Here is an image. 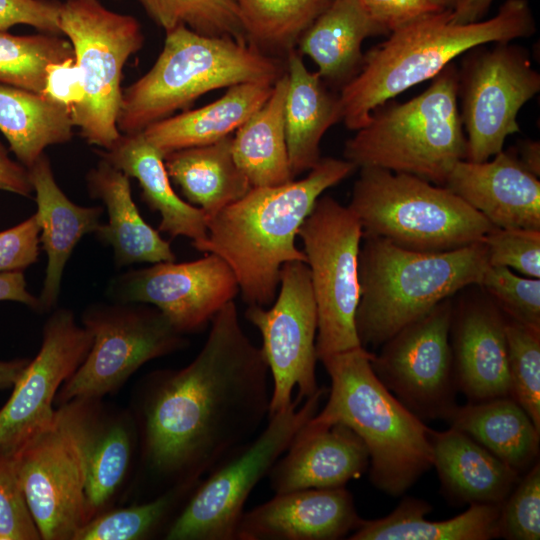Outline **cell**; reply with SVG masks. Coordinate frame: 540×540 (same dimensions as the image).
<instances>
[{
  "label": "cell",
  "mask_w": 540,
  "mask_h": 540,
  "mask_svg": "<svg viewBox=\"0 0 540 540\" xmlns=\"http://www.w3.org/2000/svg\"><path fill=\"white\" fill-rule=\"evenodd\" d=\"M210 323L197 356L179 370L157 372L143 402L145 464L176 485L210 473L269 415V366L243 331L235 302Z\"/></svg>",
  "instance_id": "obj_1"
},
{
  "label": "cell",
  "mask_w": 540,
  "mask_h": 540,
  "mask_svg": "<svg viewBox=\"0 0 540 540\" xmlns=\"http://www.w3.org/2000/svg\"><path fill=\"white\" fill-rule=\"evenodd\" d=\"M347 160L325 157L300 180L253 187L206 218L207 237L192 246L221 257L234 272L248 306H270L283 264L307 261L295 243L298 229L322 193L355 170Z\"/></svg>",
  "instance_id": "obj_2"
},
{
  "label": "cell",
  "mask_w": 540,
  "mask_h": 540,
  "mask_svg": "<svg viewBox=\"0 0 540 540\" xmlns=\"http://www.w3.org/2000/svg\"><path fill=\"white\" fill-rule=\"evenodd\" d=\"M451 12L446 9L411 22L363 55L358 72L339 94L347 128H362L374 110L434 78L460 54L483 44L529 37L536 30L527 0H506L485 21L452 23Z\"/></svg>",
  "instance_id": "obj_3"
},
{
  "label": "cell",
  "mask_w": 540,
  "mask_h": 540,
  "mask_svg": "<svg viewBox=\"0 0 540 540\" xmlns=\"http://www.w3.org/2000/svg\"><path fill=\"white\" fill-rule=\"evenodd\" d=\"M372 357L360 346L320 360L331 388L310 422L342 424L356 433L369 454L371 482L396 497L432 466L431 429L383 385Z\"/></svg>",
  "instance_id": "obj_4"
},
{
  "label": "cell",
  "mask_w": 540,
  "mask_h": 540,
  "mask_svg": "<svg viewBox=\"0 0 540 540\" xmlns=\"http://www.w3.org/2000/svg\"><path fill=\"white\" fill-rule=\"evenodd\" d=\"M356 330L362 347L382 346L402 328L469 285L489 266L483 241L444 252H418L362 237Z\"/></svg>",
  "instance_id": "obj_5"
},
{
  "label": "cell",
  "mask_w": 540,
  "mask_h": 540,
  "mask_svg": "<svg viewBox=\"0 0 540 540\" xmlns=\"http://www.w3.org/2000/svg\"><path fill=\"white\" fill-rule=\"evenodd\" d=\"M285 71V61L247 42L180 25L166 32L151 69L122 91L117 127L122 134L139 133L213 90L245 82L273 85Z\"/></svg>",
  "instance_id": "obj_6"
},
{
  "label": "cell",
  "mask_w": 540,
  "mask_h": 540,
  "mask_svg": "<svg viewBox=\"0 0 540 540\" xmlns=\"http://www.w3.org/2000/svg\"><path fill=\"white\" fill-rule=\"evenodd\" d=\"M420 95L402 104L378 107L344 145L356 168H380L444 186L466 159L467 141L458 108L459 72L453 63Z\"/></svg>",
  "instance_id": "obj_7"
},
{
  "label": "cell",
  "mask_w": 540,
  "mask_h": 540,
  "mask_svg": "<svg viewBox=\"0 0 540 540\" xmlns=\"http://www.w3.org/2000/svg\"><path fill=\"white\" fill-rule=\"evenodd\" d=\"M348 208L363 237L418 252L465 247L496 227L446 187L380 168H360Z\"/></svg>",
  "instance_id": "obj_8"
},
{
  "label": "cell",
  "mask_w": 540,
  "mask_h": 540,
  "mask_svg": "<svg viewBox=\"0 0 540 540\" xmlns=\"http://www.w3.org/2000/svg\"><path fill=\"white\" fill-rule=\"evenodd\" d=\"M97 401L61 404L49 424L11 454L41 539L73 540L87 522V465L101 424Z\"/></svg>",
  "instance_id": "obj_9"
},
{
  "label": "cell",
  "mask_w": 540,
  "mask_h": 540,
  "mask_svg": "<svg viewBox=\"0 0 540 540\" xmlns=\"http://www.w3.org/2000/svg\"><path fill=\"white\" fill-rule=\"evenodd\" d=\"M59 27L73 47L83 92L71 109L73 124L88 144L107 150L122 135L117 127L122 70L143 46L141 26L98 0H66Z\"/></svg>",
  "instance_id": "obj_10"
},
{
  "label": "cell",
  "mask_w": 540,
  "mask_h": 540,
  "mask_svg": "<svg viewBox=\"0 0 540 540\" xmlns=\"http://www.w3.org/2000/svg\"><path fill=\"white\" fill-rule=\"evenodd\" d=\"M324 387L268 417L251 441L200 480L167 529L169 540H234L244 505L300 429L319 411Z\"/></svg>",
  "instance_id": "obj_11"
},
{
  "label": "cell",
  "mask_w": 540,
  "mask_h": 540,
  "mask_svg": "<svg viewBox=\"0 0 540 540\" xmlns=\"http://www.w3.org/2000/svg\"><path fill=\"white\" fill-rule=\"evenodd\" d=\"M317 307L318 360L361 346L356 330L360 298L358 218L330 196H320L298 229Z\"/></svg>",
  "instance_id": "obj_12"
},
{
  "label": "cell",
  "mask_w": 540,
  "mask_h": 540,
  "mask_svg": "<svg viewBox=\"0 0 540 540\" xmlns=\"http://www.w3.org/2000/svg\"><path fill=\"white\" fill-rule=\"evenodd\" d=\"M91 348L58 391L60 404L99 400L114 392L142 365L183 349L188 341L155 307L141 303L93 304L82 316Z\"/></svg>",
  "instance_id": "obj_13"
},
{
  "label": "cell",
  "mask_w": 540,
  "mask_h": 540,
  "mask_svg": "<svg viewBox=\"0 0 540 540\" xmlns=\"http://www.w3.org/2000/svg\"><path fill=\"white\" fill-rule=\"evenodd\" d=\"M245 318L262 337V350L272 377L269 416L301 404L317 385V307L310 272L302 261L281 267L278 296L270 308L248 306Z\"/></svg>",
  "instance_id": "obj_14"
},
{
  "label": "cell",
  "mask_w": 540,
  "mask_h": 540,
  "mask_svg": "<svg viewBox=\"0 0 540 540\" xmlns=\"http://www.w3.org/2000/svg\"><path fill=\"white\" fill-rule=\"evenodd\" d=\"M453 305L448 298L387 340L372 368L383 385L420 419H445L458 391L449 342Z\"/></svg>",
  "instance_id": "obj_15"
},
{
  "label": "cell",
  "mask_w": 540,
  "mask_h": 540,
  "mask_svg": "<svg viewBox=\"0 0 540 540\" xmlns=\"http://www.w3.org/2000/svg\"><path fill=\"white\" fill-rule=\"evenodd\" d=\"M470 54L459 73L461 120L467 132L466 159L484 162L520 131L517 115L540 90V75L527 51L509 42Z\"/></svg>",
  "instance_id": "obj_16"
},
{
  "label": "cell",
  "mask_w": 540,
  "mask_h": 540,
  "mask_svg": "<svg viewBox=\"0 0 540 540\" xmlns=\"http://www.w3.org/2000/svg\"><path fill=\"white\" fill-rule=\"evenodd\" d=\"M238 292L234 272L213 253L130 270L115 277L107 289L117 302L157 308L182 334L203 329Z\"/></svg>",
  "instance_id": "obj_17"
},
{
  "label": "cell",
  "mask_w": 540,
  "mask_h": 540,
  "mask_svg": "<svg viewBox=\"0 0 540 540\" xmlns=\"http://www.w3.org/2000/svg\"><path fill=\"white\" fill-rule=\"evenodd\" d=\"M92 335L71 310H55L43 327L36 357L29 361L0 410V450L13 454L51 421L59 389L85 360Z\"/></svg>",
  "instance_id": "obj_18"
},
{
  "label": "cell",
  "mask_w": 540,
  "mask_h": 540,
  "mask_svg": "<svg viewBox=\"0 0 540 540\" xmlns=\"http://www.w3.org/2000/svg\"><path fill=\"white\" fill-rule=\"evenodd\" d=\"M361 520L345 487L295 490L244 512L236 539L337 540Z\"/></svg>",
  "instance_id": "obj_19"
},
{
  "label": "cell",
  "mask_w": 540,
  "mask_h": 540,
  "mask_svg": "<svg viewBox=\"0 0 540 540\" xmlns=\"http://www.w3.org/2000/svg\"><path fill=\"white\" fill-rule=\"evenodd\" d=\"M444 187L496 227L540 230V182L515 150H502L491 161H458Z\"/></svg>",
  "instance_id": "obj_20"
},
{
  "label": "cell",
  "mask_w": 540,
  "mask_h": 540,
  "mask_svg": "<svg viewBox=\"0 0 540 540\" xmlns=\"http://www.w3.org/2000/svg\"><path fill=\"white\" fill-rule=\"evenodd\" d=\"M368 466L367 448L350 428L315 425L309 420L267 477L275 494L338 488L362 476Z\"/></svg>",
  "instance_id": "obj_21"
},
{
  "label": "cell",
  "mask_w": 540,
  "mask_h": 540,
  "mask_svg": "<svg viewBox=\"0 0 540 540\" xmlns=\"http://www.w3.org/2000/svg\"><path fill=\"white\" fill-rule=\"evenodd\" d=\"M452 355L458 390L468 402L510 396L506 315L493 301L453 311Z\"/></svg>",
  "instance_id": "obj_22"
},
{
  "label": "cell",
  "mask_w": 540,
  "mask_h": 540,
  "mask_svg": "<svg viewBox=\"0 0 540 540\" xmlns=\"http://www.w3.org/2000/svg\"><path fill=\"white\" fill-rule=\"evenodd\" d=\"M27 169L36 194L39 242L48 258L38 299L40 310L49 311L57 304L63 272L74 248L84 235L95 233L104 208L72 202L58 186L45 154Z\"/></svg>",
  "instance_id": "obj_23"
},
{
  "label": "cell",
  "mask_w": 540,
  "mask_h": 540,
  "mask_svg": "<svg viewBox=\"0 0 540 540\" xmlns=\"http://www.w3.org/2000/svg\"><path fill=\"white\" fill-rule=\"evenodd\" d=\"M86 180L90 196L101 200L108 213V222L94 234L112 248L117 267L176 260L170 242L141 216L126 174L101 158Z\"/></svg>",
  "instance_id": "obj_24"
},
{
  "label": "cell",
  "mask_w": 540,
  "mask_h": 540,
  "mask_svg": "<svg viewBox=\"0 0 540 540\" xmlns=\"http://www.w3.org/2000/svg\"><path fill=\"white\" fill-rule=\"evenodd\" d=\"M432 466L443 493L456 503L501 505L521 474L464 432L431 429Z\"/></svg>",
  "instance_id": "obj_25"
},
{
  "label": "cell",
  "mask_w": 540,
  "mask_h": 540,
  "mask_svg": "<svg viewBox=\"0 0 540 540\" xmlns=\"http://www.w3.org/2000/svg\"><path fill=\"white\" fill-rule=\"evenodd\" d=\"M98 154L129 178L138 181L142 199L161 216L159 232L167 233L171 238L187 237L192 244L206 239L205 213L176 194L164 157L142 132L122 134L111 148L98 151Z\"/></svg>",
  "instance_id": "obj_26"
},
{
  "label": "cell",
  "mask_w": 540,
  "mask_h": 540,
  "mask_svg": "<svg viewBox=\"0 0 540 540\" xmlns=\"http://www.w3.org/2000/svg\"><path fill=\"white\" fill-rule=\"evenodd\" d=\"M285 66L288 75L285 135L289 166L295 179L320 161L321 139L342 115L339 95L328 90L317 72L307 69L296 49L287 55Z\"/></svg>",
  "instance_id": "obj_27"
},
{
  "label": "cell",
  "mask_w": 540,
  "mask_h": 540,
  "mask_svg": "<svg viewBox=\"0 0 540 540\" xmlns=\"http://www.w3.org/2000/svg\"><path fill=\"white\" fill-rule=\"evenodd\" d=\"M273 85L245 82L231 86L214 102L169 116L141 132L163 157L176 150L217 142L232 135L267 101Z\"/></svg>",
  "instance_id": "obj_28"
},
{
  "label": "cell",
  "mask_w": 540,
  "mask_h": 540,
  "mask_svg": "<svg viewBox=\"0 0 540 540\" xmlns=\"http://www.w3.org/2000/svg\"><path fill=\"white\" fill-rule=\"evenodd\" d=\"M379 34L359 0H331L300 36L296 50L314 61L326 84L341 88L361 66L363 41Z\"/></svg>",
  "instance_id": "obj_29"
},
{
  "label": "cell",
  "mask_w": 540,
  "mask_h": 540,
  "mask_svg": "<svg viewBox=\"0 0 540 540\" xmlns=\"http://www.w3.org/2000/svg\"><path fill=\"white\" fill-rule=\"evenodd\" d=\"M446 421L520 474L536 463L540 432L510 396L457 405Z\"/></svg>",
  "instance_id": "obj_30"
},
{
  "label": "cell",
  "mask_w": 540,
  "mask_h": 540,
  "mask_svg": "<svg viewBox=\"0 0 540 540\" xmlns=\"http://www.w3.org/2000/svg\"><path fill=\"white\" fill-rule=\"evenodd\" d=\"M232 137L176 150L164 157L170 179L191 204L203 210L206 218L239 200L252 188L234 160Z\"/></svg>",
  "instance_id": "obj_31"
},
{
  "label": "cell",
  "mask_w": 540,
  "mask_h": 540,
  "mask_svg": "<svg viewBox=\"0 0 540 540\" xmlns=\"http://www.w3.org/2000/svg\"><path fill=\"white\" fill-rule=\"evenodd\" d=\"M287 72L272 87L267 101L232 137V153L251 187H271L294 180L285 135L284 109Z\"/></svg>",
  "instance_id": "obj_32"
},
{
  "label": "cell",
  "mask_w": 540,
  "mask_h": 540,
  "mask_svg": "<svg viewBox=\"0 0 540 540\" xmlns=\"http://www.w3.org/2000/svg\"><path fill=\"white\" fill-rule=\"evenodd\" d=\"M501 505L470 504L462 514L443 521L428 520L432 507L424 500L405 498L387 516L361 520L351 540H488L498 537Z\"/></svg>",
  "instance_id": "obj_33"
},
{
  "label": "cell",
  "mask_w": 540,
  "mask_h": 540,
  "mask_svg": "<svg viewBox=\"0 0 540 540\" xmlns=\"http://www.w3.org/2000/svg\"><path fill=\"white\" fill-rule=\"evenodd\" d=\"M73 127L69 109L41 94L0 84V132L26 168L48 146L69 142Z\"/></svg>",
  "instance_id": "obj_34"
},
{
  "label": "cell",
  "mask_w": 540,
  "mask_h": 540,
  "mask_svg": "<svg viewBox=\"0 0 540 540\" xmlns=\"http://www.w3.org/2000/svg\"><path fill=\"white\" fill-rule=\"evenodd\" d=\"M248 44L285 61L331 0H234Z\"/></svg>",
  "instance_id": "obj_35"
},
{
  "label": "cell",
  "mask_w": 540,
  "mask_h": 540,
  "mask_svg": "<svg viewBox=\"0 0 540 540\" xmlns=\"http://www.w3.org/2000/svg\"><path fill=\"white\" fill-rule=\"evenodd\" d=\"M69 58H75L73 47L59 35L0 31V84L42 95L47 68Z\"/></svg>",
  "instance_id": "obj_36"
},
{
  "label": "cell",
  "mask_w": 540,
  "mask_h": 540,
  "mask_svg": "<svg viewBox=\"0 0 540 540\" xmlns=\"http://www.w3.org/2000/svg\"><path fill=\"white\" fill-rule=\"evenodd\" d=\"M131 453L132 436L124 422L100 424L87 465V521L99 514L121 484L130 463Z\"/></svg>",
  "instance_id": "obj_37"
},
{
  "label": "cell",
  "mask_w": 540,
  "mask_h": 540,
  "mask_svg": "<svg viewBox=\"0 0 540 540\" xmlns=\"http://www.w3.org/2000/svg\"><path fill=\"white\" fill-rule=\"evenodd\" d=\"M200 480L178 484L147 503L98 514L75 533L73 540L143 539L165 522L178 500L192 492Z\"/></svg>",
  "instance_id": "obj_38"
},
{
  "label": "cell",
  "mask_w": 540,
  "mask_h": 540,
  "mask_svg": "<svg viewBox=\"0 0 540 540\" xmlns=\"http://www.w3.org/2000/svg\"><path fill=\"white\" fill-rule=\"evenodd\" d=\"M138 1L165 32L184 25L199 34L247 42L234 0Z\"/></svg>",
  "instance_id": "obj_39"
},
{
  "label": "cell",
  "mask_w": 540,
  "mask_h": 540,
  "mask_svg": "<svg viewBox=\"0 0 540 540\" xmlns=\"http://www.w3.org/2000/svg\"><path fill=\"white\" fill-rule=\"evenodd\" d=\"M510 397L540 432V329L506 316Z\"/></svg>",
  "instance_id": "obj_40"
},
{
  "label": "cell",
  "mask_w": 540,
  "mask_h": 540,
  "mask_svg": "<svg viewBox=\"0 0 540 540\" xmlns=\"http://www.w3.org/2000/svg\"><path fill=\"white\" fill-rule=\"evenodd\" d=\"M479 285L507 317L540 329L539 278H523L510 268L489 265Z\"/></svg>",
  "instance_id": "obj_41"
},
{
  "label": "cell",
  "mask_w": 540,
  "mask_h": 540,
  "mask_svg": "<svg viewBox=\"0 0 540 540\" xmlns=\"http://www.w3.org/2000/svg\"><path fill=\"white\" fill-rule=\"evenodd\" d=\"M498 537L509 540L540 538V465L537 461L501 506Z\"/></svg>",
  "instance_id": "obj_42"
},
{
  "label": "cell",
  "mask_w": 540,
  "mask_h": 540,
  "mask_svg": "<svg viewBox=\"0 0 540 540\" xmlns=\"http://www.w3.org/2000/svg\"><path fill=\"white\" fill-rule=\"evenodd\" d=\"M489 265L540 277V230L495 227L483 238Z\"/></svg>",
  "instance_id": "obj_43"
},
{
  "label": "cell",
  "mask_w": 540,
  "mask_h": 540,
  "mask_svg": "<svg viewBox=\"0 0 540 540\" xmlns=\"http://www.w3.org/2000/svg\"><path fill=\"white\" fill-rule=\"evenodd\" d=\"M11 454L0 450V540H39Z\"/></svg>",
  "instance_id": "obj_44"
},
{
  "label": "cell",
  "mask_w": 540,
  "mask_h": 540,
  "mask_svg": "<svg viewBox=\"0 0 540 540\" xmlns=\"http://www.w3.org/2000/svg\"><path fill=\"white\" fill-rule=\"evenodd\" d=\"M382 34L448 8L445 0H359Z\"/></svg>",
  "instance_id": "obj_45"
},
{
  "label": "cell",
  "mask_w": 540,
  "mask_h": 540,
  "mask_svg": "<svg viewBox=\"0 0 540 540\" xmlns=\"http://www.w3.org/2000/svg\"><path fill=\"white\" fill-rule=\"evenodd\" d=\"M40 226L35 214L0 231V273L23 271L39 257Z\"/></svg>",
  "instance_id": "obj_46"
},
{
  "label": "cell",
  "mask_w": 540,
  "mask_h": 540,
  "mask_svg": "<svg viewBox=\"0 0 540 540\" xmlns=\"http://www.w3.org/2000/svg\"><path fill=\"white\" fill-rule=\"evenodd\" d=\"M61 6L62 2L57 0H0V31L25 24L60 35Z\"/></svg>",
  "instance_id": "obj_47"
},
{
  "label": "cell",
  "mask_w": 540,
  "mask_h": 540,
  "mask_svg": "<svg viewBox=\"0 0 540 540\" xmlns=\"http://www.w3.org/2000/svg\"><path fill=\"white\" fill-rule=\"evenodd\" d=\"M42 95L71 111L83 96L75 58L53 63L47 68Z\"/></svg>",
  "instance_id": "obj_48"
},
{
  "label": "cell",
  "mask_w": 540,
  "mask_h": 540,
  "mask_svg": "<svg viewBox=\"0 0 540 540\" xmlns=\"http://www.w3.org/2000/svg\"><path fill=\"white\" fill-rule=\"evenodd\" d=\"M0 191L30 197L33 187L30 182L28 169L18 161L13 160L0 141Z\"/></svg>",
  "instance_id": "obj_49"
},
{
  "label": "cell",
  "mask_w": 540,
  "mask_h": 540,
  "mask_svg": "<svg viewBox=\"0 0 540 540\" xmlns=\"http://www.w3.org/2000/svg\"><path fill=\"white\" fill-rule=\"evenodd\" d=\"M0 301H15L40 310L38 297L27 290L23 271L0 273Z\"/></svg>",
  "instance_id": "obj_50"
},
{
  "label": "cell",
  "mask_w": 540,
  "mask_h": 540,
  "mask_svg": "<svg viewBox=\"0 0 540 540\" xmlns=\"http://www.w3.org/2000/svg\"><path fill=\"white\" fill-rule=\"evenodd\" d=\"M493 0H461L451 12V22L466 24L479 21Z\"/></svg>",
  "instance_id": "obj_51"
},
{
  "label": "cell",
  "mask_w": 540,
  "mask_h": 540,
  "mask_svg": "<svg viewBox=\"0 0 540 540\" xmlns=\"http://www.w3.org/2000/svg\"><path fill=\"white\" fill-rule=\"evenodd\" d=\"M518 157L521 164L535 176L540 174V146L538 141L526 140L520 144Z\"/></svg>",
  "instance_id": "obj_52"
},
{
  "label": "cell",
  "mask_w": 540,
  "mask_h": 540,
  "mask_svg": "<svg viewBox=\"0 0 540 540\" xmlns=\"http://www.w3.org/2000/svg\"><path fill=\"white\" fill-rule=\"evenodd\" d=\"M30 360L17 359L13 361L0 360V388L14 386Z\"/></svg>",
  "instance_id": "obj_53"
},
{
  "label": "cell",
  "mask_w": 540,
  "mask_h": 540,
  "mask_svg": "<svg viewBox=\"0 0 540 540\" xmlns=\"http://www.w3.org/2000/svg\"><path fill=\"white\" fill-rule=\"evenodd\" d=\"M445 1L448 5V8L453 10L461 0H445Z\"/></svg>",
  "instance_id": "obj_54"
}]
</instances>
